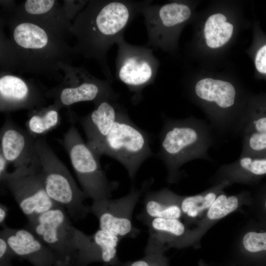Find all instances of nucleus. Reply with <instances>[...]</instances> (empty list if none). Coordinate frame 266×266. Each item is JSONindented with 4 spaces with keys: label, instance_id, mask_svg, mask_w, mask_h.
<instances>
[{
    "label": "nucleus",
    "instance_id": "34",
    "mask_svg": "<svg viewBox=\"0 0 266 266\" xmlns=\"http://www.w3.org/2000/svg\"><path fill=\"white\" fill-rule=\"evenodd\" d=\"M9 163L5 158L2 153L0 152V177L7 172V166Z\"/></svg>",
    "mask_w": 266,
    "mask_h": 266
},
{
    "label": "nucleus",
    "instance_id": "7",
    "mask_svg": "<svg viewBox=\"0 0 266 266\" xmlns=\"http://www.w3.org/2000/svg\"><path fill=\"white\" fill-rule=\"evenodd\" d=\"M66 209L60 205L28 220L25 228L52 251L55 266H77L74 227Z\"/></svg>",
    "mask_w": 266,
    "mask_h": 266
},
{
    "label": "nucleus",
    "instance_id": "2",
    "mask_svg": "<svg viewBox=\"0 0 266 266\" xmlns=\"http://www.w3.org/2000/svg\"><path fill=\"white\" fill-rule=\"evenodd\" d=\"M152 0H89L74 19L70 29L76 38L72 47L78 55L96 61L106 80L113 77L107 54L124 36L127 28Z\"/></svg>",
    "mask_w": 266,
    "mask_h": 266
},
{
    "label": "nucleus",
    "instance_id": "6",
    "mask_svg": "<svg viewBox=\"0 0 266 266\" xmlns=\"http://www.w3.org/2000/svg\"><path fill=\"white\" fill-rule=\"evenodd\" d=\"M148 133L134 124L126 109L120 114L98 153L110 156L127 169L132 180L141 164L153 153Z\"/></svg>",
    "mask_w": 266,
    "mask_h": 266
},
{
    "label": "nucleus",
    "instance_id": "31",
    "mask_svg": "<svg viewBox=\"0 0 266 266\" xmlns=\"http://www.w3.org/2000/svg\"><path fill=\"white\" fill-rule=\"evenodd\" d=\"M88 2L89 0H64L62 5L67 18L70 21L73 18L75 19Z\"/></svg>",
    "mask_w": 266,
    "mask_h": 266
},
{
    "label": "nucleus",
    "instance_id": "14",
    "mask_svg": "<svg viewBox=\"0 0 266 266\" xmlns=\"http://www.w3.org/2000/svg\"><path fill=\"white\" fill-rule=\"evenodd\" d=\"M46 91L39 81L0 72V111L31 110L42 107L46 102Z\"/></svg>",
    "mask_w": 266,
    "mask_h": 266
},
{
    "label": "nucleus",
    "instance_id": "25",
    "mask_svg": "<svg viewBox=\"0 0 266 266\" xmlns=\"http://www.w3.org/2000/svg\"><path fill=\"white\" fill-rule=\"evenodd\" d=\"M248 105L240 135L248 132L266 134V95L253 97Z\"/></svg>",
    "mask_w": 266,
    "mask_h": 266
},
{
    "label": "nucleus",
    "instance_id": "36",
    "mask_svg": "<svg viewBox=\"0 0 266 266\" xmlns=\"http://www.w3.org/2000/svg\"><path fill=\"white\" fill-rule=\"evenodd\" d=\"M243 266L241 264H239L238 263H237V264H234V265H226V266Z\"/></svg>",
    "mask_w": 266,
    "mask_h": 266
},
{
    "label": "nucleus",
    "instance_id": "22",
    "mask_svg": "<svg viewBox=\"0 0 266 266\" xmlns=\"http://www.w3.org/2000/svg\"><path fill=\"white\" fill-rule=\"evenodd\" d=\"M181 198L167 188L148 193L142 217L145 221L155 218L179 220Z\"/></svg>",
    "mask_w": 266,
    "mask_h": 266
},
{
    "label": "nucleus",
    "instance_id": "5",
    "mask_svg": "<svg viewBox=\"0 0 266 266\" xmlns=\"http://www.w3.org/2000/svg\"><path fill=\"white\" fill-rule=\"evenodd\" d=\"M35 148L40 173L49 197L64 207L74 220L84 219L90 212V206L84 203L86 197L82 190L44 138H36Z\"/></svg>",
    "mask_w": 266,
    "mask_h": 266
},
{
    "label": "nucleus",
    "instance_id": "15",
    "mask_svg": "<svg viewBox=\"0 0 266 266\" xmlns=\"http://www.w3.org/2000/svg\"><path fill=\"white\" fill-rule=\"evenodd\" d=\"M1 10L35 23L64 39L71 35L72 23L58 0H26Z\"/></svg>",
    "mask_w": 266,
    "mask_h": 266
},
{
    "label": "nucleus",
    "instance_id": "11",
    "mask_svg": "<svg viewBox=\"0 0 266 266\" xmlns=\"http://www.w3.org/2000/svg\"><path fill=\"white\" fill-rule=\"evenodd\" d=\"M0 179L12 194L28 220L59 205L45 191L37 155L31 165L8 171Z\"/></svg>",
    "mask_w": 266,
    "mask_h": 266
},
{
    "label": "nucleus",
    "instance_id": "20",
    "mask_svg": "<svg viewBox=\"0 0 266 266\" xmlns=\"http://www.w3.org/2000/svg\"><path fill=\"white\" fill-rule=\"evenodd\" d=\"M0 235L5 239L16 256L29 261L35 266H55L51 250L29 230L5 227Z\"/></svg>",
    "mask_w": 266,
    "mask_h": 266
},
{
    "label": "nucleus",
    "instance_id": "32",
    "mask_svg": "<svg viewBox=\"0 0 266 266\" xmlns=\"http://www.w3.org/2000/svg\"><path fill=\"white\" fill-rule=\"evenodd\" d=\"M254 63L257 71L266 76V43L261 45L257 50Z\"/></svg>",
    "mask_w": 266,
    "mask_h": 266
},
{
    "label": "nucleus",
    "instance_id": "24",
    "mask_svg": "<svg viewBox=\"0 0 266 266\" xmlns=\"http://www.w3.org/2000/svg\"><path fill=\"white\" fill-rule=\"evenodd\" d=\"M226 20V17L221 13L212 14L207 19L204 25V34L209 47H220L231 38L233 25Z\"/></svg>",
    "mask_w": 266,
    "mask_h": 266
},
{
    "label": "nucleus",
    "instance_id": "1",
    "mask_svg": "<svg viewBox=\"0 0 266 266\" xmlns=\"http://www.w3.org/2000/svg\"><path fill=\"white\" fill-rule=\"evenodd\" d=\"M0 72L29 73L61 82V64H72L78 57L65 39L45 28L1 10Z\"/></svg>",
    "mask_w": 266,
    "mask_h": 266
},
{
    "label": "nucleus",
    "instance_id": "23",
    "mask_svg": "<svg viewBox=\"0 0 266 266\" xmlns=\"http://www.w3.org/2000/svg\"><path fill=\"white\" fill-rule=\"evenodd\" d=\"M59 110L54 103L31 110L26 123L27 130L36 138L48 133L59 124Z\"/></svg>",
    "mask_w": 266,
    "mask_h": 266
},
{
    "label": "nucleus",
    "instance_id": "30",
    "mask_svg": "<svg viewBox=\"0 0 266 266\" xmlns=\"http://www.w3.org/2000/svg\"><path fill=\"white\" fill-rule=\"evenodd\" d=\"M124 266H169V264L164 253H151L139 260L124 263Z\"/></svg>",
    "mask_w": 266,
    "mask_h": 266
},
{
    "label": "nucleus",
    "instance_id": "17",
    "mask_svg": "<svg viewBox=\"0 0 266 266\" xmlns=\"http://www.w3.org/2000/svg\"><path fill=\"white\" fill-rule=\"evenodd\" d=\"M118 99H105L95 103L94 110L81 119L86 144L97 156L103 142L125 109Z\"/></svg>",
    "mask_w": 266,
    "mask_h": 266
},
{
    "label": "nucleus",
    "instance_id": "37",
    "mask_svg": "<svg viewBox=\"0 0 266 266\" xmlns=\"http://www.w3.org/2000/svg\"><path fill=\"white\" fill-rule=\"evenodd\" d=\"M266 203V204H265V205H266V203Z\"/></svg>",
    "mask_w": 266,
    "mask_h": 266
},
{
    "label": "nucleus",
    "instance_id": "8",
    "mask_svg": "<svg viewBox=\"0 0 266 266\" xmlns=\"http://www.w3.org/2000/svg\"><path fill=\"white\" fill-rule=\"evenodd\" d=\"M63 143L86 198L93 200L109 199L118 184L108 180L100 158L84 142L75 127L66 133Z\"/></svg>",
    "mask_w": 266,
    "mask_h": 266
},
{
    "label": "nucleus",
    "instance_id": "29",
    "mask_svg": "<svg viewBox=\"0 0 266 266\" xmlns=\"http://www.w3.org/2000/svg\"><path fill=\"white\" fill-rule=\"evenodd\" d=\"M242 252L255 253L266 251V232H250L246 233L242 239Z\"/></svg>",
    "mask_w": 266,
    "mask_h": 266
},
{
    "label": "nucleus",
    "instance_id": "21",
    "mask_svg": "<svg viewBox=\"0 0 266 266\" xmlns=\"http://www.w3.org/2000/svg\"><path fill=\"white\" fill-rule=\"evenodd\" d=\"M266 174V157L240 156L234 162L222 165L215 179L222 182H248Z\"/></svg>",
    "mask_w": 266,
    "mask_h": 266
},
{
    "label": "nucleus",
    "instance_id": "12",
    "mask_svg": "<svg viewBox=\"0 0 266 266\" xmlns=\"http://www.w3.org/2000/svg\"><path fill=\"white\" fill-rule=\"evenodd\" d=\"M152 1L141 12L147 33V46L170 51L174 47L175 32L190 18L191 8L181 2L152 4Z\"/></svg>",
    "mask_w": 266,
    "mask_h": 266
},
{
    "label": "nucleus",
    "instance_id": "16",
    "mask_svg": "<svg viewBox=\"0 0 266 266\" xmlns=\"http://www.w3.org/2000/svg\"><path fill=\"white\" fill-rule=\"evenodd\" d=\"M121 238L101 229L92 235L75 229L74 242L77 249V266L99 262L113 266H124L117 255Z\"/></svg>",
    "mask_w": 266,
    "mask_h": 266
},
{
    "label": "nucleus",
    "instance_id": "28",
    "mask_svg": "<svg viewBox=\"0 0 266 266\" xmlns=\"http://www.w3.org/2000/svg\"><path fill=\"white\" fill-rule=\"evenodd\" d=\"M239 203L237 196L228 197L225 194L218 195L207 213V216L210 220H218L224 217L235 210Z\"/></svg>",
    "mask_w": 266,
    "mask_h": 266
},
{
    "label": "nucleus",
    "instance_id": "13",
    "mask_svg": "<svg viewBox=\"0 0 266 266\" xmlns=\"http://www.w3.org/2000/svg\"><path fill=\"white\" fill-rule=\"evenodd\" d=\"M150 184L148 182L139 189L133 187L127 195L119 199L93 200L89 207L90 212L98 218L100 229L121 239L135 237L139 231L133 226V212L139 198Z\"/></svg>",
    "mask_w": 266,
    "mask_h": 266
},
{
    "label": "nucleus",
    "instance_id": "3",
    "mask_svg": "<svg viewBox=\"0 0 266 266\" xmlns=\"http://www.w3.org/2000/svg\"><path fill=\"white\" fill-rule=\"evenodd\" d=\"M159 137L158 156L166 167L169 183L177 181L179 169L187 162L196 159L213 162L208 150L219 143L208 123L193 117H165Z\"/></svg>",
    "mask_w": 266,
    "mask_h": 266
},
{
    "label": "nucleus",
    "instance_id": "18",
    "mask_svg": "<svg viewBox=\"0 0 266 266\" xmlns=\"http://www.w3.org/2000/svg\"><path fill=\"white\" fill-rule=\"evenodd\" d=\"M36 139L27 130L6 120L0 130V152L15 168L29 166L37 157Z\"/></svg>",
    "mask_w": 266,
    "mask_h": 266
},
{
    "label": "nucleus",
    "instance_id": "26",
    "mask_svg": "<svg viewBox=\"0 0 266 266\" xmlns=\"http://www.w3.org/2000/svg\"><path fill=\"white\" fill-rule=\"evenodd\" d=\"M228 182L221 184L205 193L181 198L180 207L182 214L187 218L194 219L203 210L209 208L217 197V193Z\"/></svg>",
    "mask_w": 266,
    "mask_h": 266
},
{
    "label": "nucleus",
    "instance_id": "27",
    "mask_svg": "<svg viewBox=\"0 0 266 266\" xmlns=\"http://www.w3.org/2000/svg\"><path fill=\"white\" fill-rule=\"evenodd\" d=\"M242 150L240 156L266 157V134L255 132L242 133Z\"/></svg>",
    "mask_w": 266,
    "mask_h": 266
},
{
    "label": "nucleus",
    "instance_id": "35",
    "mask_svg": "<svg viewBox=\"0 0 266 266\" xmlns=\"http://www.w3.org/2000/svg\"><path fill=\"white\" fill-rule=\"evenodd\" d=\"M8 212V208L6 205L3 204L0 205V224L3 228L6 227L5 225Z\"/></svg>",
    "mask_w": 266,
    "mask_h": 266
},
{
    "label": "nucleus",
    "instance_id": "9",
    "mask_svg": "<svg viewBox=\"0 0 266 266\" xmlns=\"http://www.w3.org/2000/svg\"><path fill=\"white\" fill-rule=\"evenodd\" d=\"M116 44V78L127 86L132 94V101L137 104L142 98L144 89L154 83L160 61L154 56L152 48L129 43L124 36Z\"/></svg>",
    "mask_w": 266,
    "mask_h": 266
},
{
    "label": "nucleus",
    "instance_id": "10",
    "mask_svg": "<svg viewBox=\"0 0 266 266\" xmlns=\"http://www.w3.org/2000/svg\"><path fill=\"white\" fill-rule=\"evenodd\" d=\"M64 76L59 85L47 90V98H52L60 109L77 102L92 101L105 99H118L119 95L107 80L100 79L82 66L61 64Z\"/></svg>",
    "mask_w": 266,
    "mask_h": 266
},
{
    "label": "nucleus",
    "instance_id": "4",
    "mask_svg": "<svg viewBox=\"0 0 266 266\" xmlns=\"http://www.w3.org/2000/svg\"><path fill=\"white\" fill-rule=\"evenodd\" d=\"M192 94L205 106L208 123L219 143L239 136L246 110L238 107L237 92L231 83L211 78L198 81Z\"/></svg>",
    "mask_w": 266,
    "mask_h": 266
},
{
    "label": "nucleus",
    "instance_id": "33",
    "mask_svg": "<svg viewBox=\"0 0 266 266\" xmlns=\"http://www.w3.org/2000/svg\"><path fill=\"white\" fill-rule=\"evenodd\" d=\"M16 256L5 239L0 235V261H10Z\"/></svg>",
    "mask_w": 266,
    "mask_h": 266
},
{
    "label": "nucleus",
    "instance_id": "19",
    "mask_svg": "<svg viewBox=\"0 0 266 266\" xmlns=\"http://www.w3.org/2000/svg\"><path fill=\"white\" fill-rule=\"evenodd\" d=\"M145 222L149 228L145 254L164 253L169 248L185 246L191 241L192 233L179 220L155 218Z\"/></svg>",
    "mask_w": 266,
    "mask_h": 266
}]
</instances>
